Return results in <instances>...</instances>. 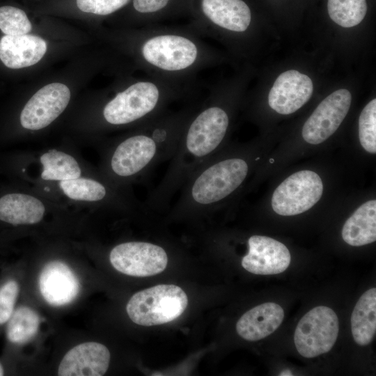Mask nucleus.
Here are the masks:
<instances>
[{"instance_id": "7c9ffc66", "label": "nucleus", "mask_w": 376, "mask_h": 376, "mask_svg": "<svg viewBox=\"0 0 376 376\" xmlns=\"http://www.w3.org/2000/svg\"><path fill=\"white\" fill-rule=\"evenodd\" d=\"M3 375H4V370H3V366L0 363V376Z\"/></svg>"}, {"instance_id": "9b49d317", "label": "nucleus", "mask_w": 376, "mask_h": 376, "mask_svg": "<svg viewBox=\"0 0 376 376\" xmlns=\"http://www.w3.org/2000/svg\"><path fill=\"white\" fill-rule=\"evenodd\" d=\"M248 253L242 259L246 271L260 275H271L286 270L291 257L283 243L267 236L252 235L248 240Z\"/></svg>"}, {"instance_id": "412c9836", "label": "nucleus", "mask_w": 376, "mask_h": 376, "mask_svg": "<svg viewBox=\"0 0 376 376\" xmlns=\"http://www.w3.org/2000/svg\"><path fill=\"white\" fill-rule=\"evenodd\" d=\"M7 322L6 335L8 340L13 344L22 345L37 334L40 319L34 310L22 306L13 311Z\"/></svg>"}, {"instance_id": "4468645a", "label": "nucleus", "mask_w": 376, "mask_h": 376, "mask_svg": "<svg viewBox=\"0 0 376 376\" xmlns=\"http://www.w3.org/2000/svg\"><path fill=\"white\" fill-rule=\"evenodd\" d=\"M110 352L103 344L86 342L70 350L58 368L60 376H102L108 370Z\"/></svg>"}, {"instance_id": "4be33fe9", "label": "nucleus", "mask_w": 376, "mask_h": 376, "mask_svg": "<svg viewBox=\"0 0 376 376\" xmlns=\"http://www.w3.org/2000/svg\"><path fill=\"white\" fill-rule=\"evenodd\" d=\"M43 165L41 177L45 180H67L81 175V169L71 155L56 150H50L40 156Z\"/></svg>"}, {"instance_id": "f03ea898", "label": "nucleus", "mask_w": 376, "mask_h": 376, "mask_svg": "<svg viewBox=\"0 0 376 376\" xmlns=\"http://www.w3.org/2000/svg\"><path fill=\"white\" fill-rule=\"evenodd\" d=\"M165 125H157L147 133L129 136L113 150L109 161L113 174L132 179L148 175L156 166L170 160L181 136Z\"/></svg>"}, {"instance_id": "423d86ee", "label": "nucleus", "mask_w": 376, "mask_h": 376, "mask_svg": "<svg viewBox=\"0 0 376 376\" xmlns=\"http://www.w3.org/2000/svg\"><path fill=\"white\" fill-rule=\"evenodd\" d=\"M111 265L119 272L136 277L162 272L168 264L166 251L149 242L132 241L115 246L109 253Z\"/></svg>"}, {"instance_id": "9d476101", "label": "nucleus", "mask_w": 376, "mask_h": 376, "mask_svg": "<svg viewBox=\"0 0 376 376\" xmlns=\"http://www.w3.org/2000/svg\"><path fill=\"white\" fill-rule=\"evenodd\" d=\"M145 59L166 70H180L190 66L197 56L196 45L178 36H159L148 40L143 46Z\"/></svg>"}, {"instance_id": "393cba45", "label": "nucleus", "mask_w": 376, "mask_h": 376, "mask_svg": "<svg viewBox=\"0 0 376 376\" xmlns=\"http://www.w3.org/2000/svg\"><path fill=\"white\" fill-rule=\"evenodd\" d=\"M0 29L6 35L21 36L31 31L32 25L24 11L4 6L0 7Z\"/></svg>"}, {"instance_id": "f8f14e48", "label": "nucleus", "mask_w": 376, "mask_h": 376, "mask_svg": "<svg viewBox=\"0 0 376 376\" xmlns=\"http://www.w3.org/2000/svg\"><path fill=\"white\" fill-rule=\"evenodd\" d=\"M312 80L297 70L281 73L276 79L269 95V107L280 114L288 115L300 109L311 98Z\"/></svg>"}, {"instance_id": "c85d7f7f", "label": "nucleus", "mask_w": 376, "mask_h": 376, "mask_svg": "<svg viewBox=\"0 0 376 376\" xmlns=\"http://www.w3.org/2000/svg\"><path fill=\"white\" fill-rule=\"evenodd\" d=\"M169 0H133L134 8L140 13H152L163 8Z\"/></svg>"}, {"instance_id": "aec40b11", "label": "nucleus", "mask_w": 376, "mask_h": 376, "mask_svg": "<svg viewBox=\"0 0 376 376\" xmlns=\"http://www.w3.org/2000/svg\"><path fill=\"white\" fill-rule=\"evenodd\" d=\"M354 341L361 346L372 342L376 332V289L366 290L359 299L351 315Z\"/></svg>"}, {"instance_id": "ddd939ff", "label": "nucleus", "mask_w": 376, "mask_h": 376, "mask_svg": "<svg viewBox=\"0 0 376 376\" xmlns=\"http://www.w3.org/2000/svg\"><path fill=\"white\" fill-rule=\"evenodd\" d=\"M38 285L43 299L54 306L71 303L80 291L77 276L67 264L59 260L51 261L44 266Z\"/></svg>"}, {"instance_id": "f3484780", "label": "nucleus", "mask_w": 376, "mask_h": 376, "mask_svg": "<svg viewBox=\"0 0 376 376\" xmlns=\"http://www.w3.org/2000/svg\"><path fill=\"white\" fill-rule=\"evenodd\" d=\"M204 14L215 24L233 31H244L251 22V11L242 0H202Z\"/></svg>"}, {"instance_id": "cd10ccee", "label": "nucleus", "mask_w": 376, "mask_h": 376, "mask_svg": "<svg viewBox=\"0 0 376 376\" xmlns=\"http://www.w3.org/2000/svg\"><path fill=\"white\" fill-rule=\"evenodd\" d=\"M130 0H77V6L83 12L106 15L121 8Z\"/></svg>"}, {"instance_id": "c756f323", "label": "nucleus", "mask_w": 376, "mask_h": 376, "mask_svg": "<svg viewBox=\"0 0 376 376\" xmlns=\"http://www.w3.org/2000/svg\"><path fill=\"white\" fill-rule=\"evenodd\" d=\"M280 376H291L292 375V373L290 370H283L280 374H279Z\"/></svg>"}, {"instance_id": "39448f33", "label": "nucleus", "mask_w": 376, "mask_h": 376, "mask_svg": "<svg viewBox=\"0 0 376 376\" xmlns=\"http://www.w3.org/2000/svg\"><path fill=\"white\" fill-rule=\"evenodd\" d=\"M323 184L314 171H297L283 181L272 198L273 210L281 216H293L311 209L320 199Z\"/></svg>"}, {"instance_id": "6e6552de", "label": "nucleus", "mask_w": 376, "mask_h": 376, "mask_svg": "<svg viewBox=\"0 0 376 376\" xmlns=\"http://www.w3.org/2000/svg\"><path fill=\"white\" fill-rule=\"evenodd\" d=\"M351 101V93L346 89L337 90L324 99L303 126L304 141L316 145L331 136L345 118Z\"/></svg>"}, {"instance_id": "a211bd4d", "label": "nucleus", "mask_w": 376, "mask_h": 376, "mask_svg": "<svg viewBox=\"0 0 376 376\" xmlns=\"http://www.w3.org/2000/svg\"><path fill=\"white\" fill-rule=\"evenodd\" d=\"M45 206L38 198L24 194H9L0 198V220L13 225L40 221Z\"/></svg>"}, {"instance_id": "f257e3e1", "label": "nucleus", "mask_w": 376, "mask_h": 376, "mask_svg": "<svg viewBox=\"0 0 376 376\" xmlns=\"http://www.w3.org/2000/svg\"><path fill=\"white\" fill-rule=\"evenodd\" d=\"M249 169L244 158L214 155L185 182L170 216L188 218L206 215L240 188Z\"/></svg>"}, {"instance_id": "dca6fc26", "label": "nucleus", "mask_w": 376, "mask_h": 376, "mask_svg": "<svg viewBox=\"0 0 376 376\" xmlns=\"http://www.w3.org/2000/svg\"><path fill=\"white\" fill-rule=\"evenodd\" d=\"M283 318L284 311L281 306L266 302L244 313L236 324V331L246 340H259L274 332Z\"/></svg>"}, {"instance_id": "0eeeda50", "label": "nucleus", "mask_w": 376, "mask_h": 376, "mask_svg": "<svg viewBox=\"0 0 376 376\" xmlns=\"http://www.w3.org/2000/svg\"><path fill=\"white\" fill-rule=\"evenodd\" d=\"M159 93L150 82H138L118 93L103 109L106 121L114 125L138 120L153 111L159 102Z\"/></svg>"}, {"instance_id": "20e7f679", "label": "nucleus", "mask_w": 376, "mask_h": 376, "mask_svg": "<svg viewBox=\"0 0 376 376\" xmlns=\"http://www.w3.org/2000/svg\"><path fill=\"white\" fill-rule=\"evenodd\" d=\"M338 332L339 321L336 313L328 306H316L297 324L294 334L295 347L304 357H318L331 350Z\"/></svg>"}, {"instance_id": "1a4fd4ad", "label": "nucleus", "mask_w": 376, "mask_h": 376, "mask_svg": "<svg viewBox=\"0 0 376 376\" xmlns=\"http://www.w3.org/2000/svg\"><path fill=\"white\" fill-rule=\"evenodd\" d=\"M70 99L68 86L52 83L38 91L25 104L20 115L23 127L42 129L52 123L65 109Z\"/></svg>"}, {"instance_id": "2eb2a0df", "label": "nucleus", "mask_w": 376, "mask_h": 376, "mask_svg": "<svg viewBox=\"0 0 376 376\" xmlns=\"http://www.w3.org/2000/svg\"><path fill=\"white\" fill-rule=\"evenodd\" d=\"M46 51V42L37 36L6 35L0 40V59L6 67L12 69L37 63Z\"/></svg>"}, {"instance_id": "7ed1b4c3", "label": "nucleus", "mask_w": 376, "mask_h": 376, "mask_svg": "<svg viewBox=\"0 0 376 376\" xmlns=\"http://www.w3.org/2000/svg\"><path fill=\"white\" fill-rule=\"evenodd\" d=\"M187 305V296L180 287L159 284L133 295L127 304L126 311L133 322L149 327L175 320Z\"/></svg>"}, {"instance_id": "5701e85b", "label": "nucleus", "mask_w": 376, "mask_h": 376, "mask_svg": "<svg viewBox=\"0 0 376 376\" xmlns=\"http://www.w3.org/2000/svg\"><path fill=\"white\" fill-rule=\"evenodd\" d=\"M328 13L330 18L343 27L359 24L367 12L366 0H328Z\"/></svg>"}, {"instance_id": "b1692460", "label": "nucleus", "mask_w": 376, "mask_h": 376, "mask_svg": "<svg viewBox=\"0 0 376 376\" xmlns=\"http://www.w3.org/2000/svg\"><path fill=\"white\" fill-rule=\"evenodd\" d=\"M61 189L70 198L77 201L95 202L107 196L106 187L101 182L89 178H77L60 181Z\"/></svg>"}, {"instance_id": "bb28decb", "label": "nucleus", "mask_w": 376, "mask_h": 376, "mask_svg": "<svg viewBox=\"0 0 376 376\" xmlns=\"http://www.w3.org/2000/svg\"><path fill=\"white\" fill-rule=\"evenodd\" d=\"M19 292V284L15 280H9L0 287V325L11 317Z\"/></svg>"}, {"instance_id": "a878e982", "label": "nucleus", "mask_w": 376, "mask_h": 376, "mask_svg": "<svg viewBox=\"0 0 376 376\" xmlns=\"http://www.w3.org/2000/svg\"><path fill=\"white\" fill-rule=\"evenodd\" d=\"M361 145L368 152L376 153V99L368 102L359 118Z\"/></svg>"}, {"instance_id": "6ab92c4d", "label": "nucleus", "mask_w": 376, "mask_h": 376, "mask_svg": "<svg viewBox=\"0 0 376 376\" xmlns=\"http://www.w3.org/2000/svg\"><path fill=\"white\" fill-rule=\"evenodd\" d=\"M342 237L349 245L360 246L376 240V201L360 205L347 219L342 229Z\"/></svg>"}]
</instances>
